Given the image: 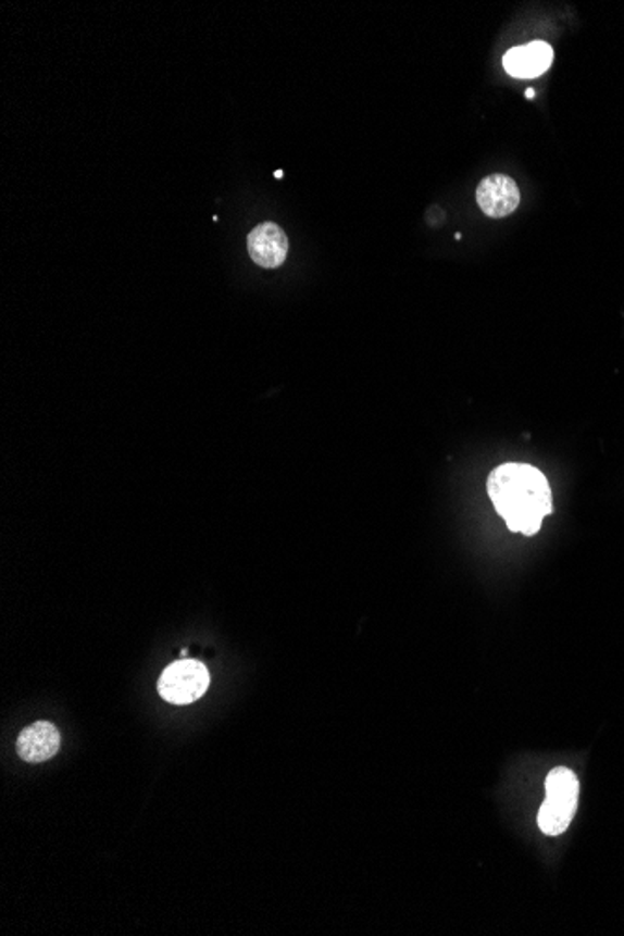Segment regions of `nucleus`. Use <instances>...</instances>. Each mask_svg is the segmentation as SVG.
<instances>
[{"mask_svg":"<svg viewBox=\"0 0 624 936\" xmlns=\"http://www.w3.org/2000/svg\"><path fill=\"white\" fill-rule=\"evenodd\" d=\"M520 187L507 174H490L477 187V204L491 220H503L520 207Z\"/></svg>","mask_w":624,"mask_h":936,"instance_id":"nucleus-4","label":"nucleus"},{"mask_svg":"<svg viewBox=\"0 0 624 936\" xmlns=\"http://www.w3.org/2000/svg\"><path fill=\"white\" fill-rule=\"evenodd\" d=\"M525 93H527V98H529V100H532V98H535V96H533V93L535 92H533L532 88H529V90H527V92Z\"/></svg>","mask_w":624,"mask_h":936,"instance_id":"nucleus-8","label":"nucleus"},{"mask_svg":"<svg viewBox=\"0 0 624 936\" xmlns=\"http://www.w3.org/2000/svg\"><path fill=\"white\" fill-rule=\"evenodd\" d=\"M486 490L507 527L525 537L537 535L553 511L548 478L529 464L499 465L490 473Z\"/></svg>","mask_w":624,"mask_h":936,"instance_id":"nucleus-1","label":"nucleus"},{"mask_svg":"<svg viewBox=\"0 0 624 936\" xmlns=\"http://www.w3.org/2000/svg\"><path fill=\"white\" fill-rule=\"evenodd\" d=\"M283 176H285V173H283V171H277V173H275V178H283Z\"/></svg>","mask_w":624,"mask_h":936,"instance_id":"nucleus-9","label":"nucleus"},{"mask_svg":"<svg viewBox=\"0 0 624 936\" xmlns=\"http://www.w3.org/2000/svg\"><path fill=\"white\" fill-rule=\"evenodd\" d=\"M249 254L254 264L273 270L283 266L288 254V238L285 230L275 223H262L247 238Z\"/></svg>","mask_w":624,"mask_h":936,"instance_id":"nucleus-5","label":"nucleus"},{"mask_svg":"<svg viewBox=\"0 0 624 936\" xmlns=\"http://www.w3.org/2000/svg\"><path fill=\"white\" fill-rule=\"evenodd\" d=\"M60 751V733L49 722H36L21 731L17 756L27 763H46Z\"/></svg>","mask_w":624,"mask_h":936,"instance_id":"nucleus-7","label":"nucleus"},{"mask_svg":"<svg viewBox=\"0 0 624 936\" xmlns=\"http://www.w3.org/2000/svg\"><path fill=\"white\" fill-rule=\"evenodd\" d=\"M578 776L565 766H558L546 777V800L538 810V828L546 836H561L571 826L578 808Z\"/></svg>","mask_w":624,"mask_h":936,"instance_id":"nucleus-2","label":"nucleus"},{"mask_svg":"<svg viewBox=\"0 0 624 936\" xmlns=\"http://www.w3.org/2000/svg\"><path fill=\"white\" fill-rule=\"evenodd\" d=\"M210 686V671L197 660H178L161 673L158 690L173 704H189L202 698Z\"/></svg>","mask_w":624,"mask_h":936,"instance_id":"nucleus-3","label":"nucleus"},{"mask_svg":"<svg viewBox=\"0 0 624 936\" xmlns=\"http://www.w3.org/2000/svg\"><path fill=\"white\" fill-rule=\"evenodd\" d=\"M551 62L553 49L546 41H532L507 51L503 66L514 79H535L550 70Z\"/></svg>","mask_w":624,"mask_h":936,"instance_id":"nucleus-6","label":"nucleus"}]
</instances>
